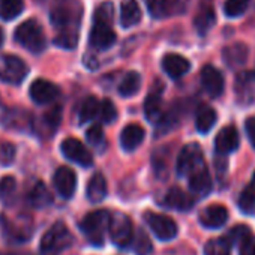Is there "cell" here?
<instances>
[{"label": "cell", "mask_w": 255, "mask_h": 255, "mask_svg": "<svg viewBox=\"0 0 255 255\" xmlns=\"http://www.w3.org/2000/svg\"><path fill=\"white\" fill-rule=\"evenodd\" d=\"M89 42L96 50H108L116 42V32L113 30V3L102 2L93 15V24L89 35Z\"/></svg>", "instance_id": "obj_1"}, {"label": "cell", "mask_w": 255, "mask_h": 255, "mask_svg": "<svg viewBox=\"0 0 255 255\" xmlns=\"http://www.w3.org/2000/svg\"><path fill=\"white\" fill-rule=\"evenodd\" d=\"M14 38L21 47H24L26 50H29L33 54L42 53L47 47L45 33H44L41 24L35 20H27V21L21 23L17 27Z\"/></svg>", "instance_id": "obj_2"}, {"label": "cell", "mask_w": 255, "mask_h": 255, "mask_svg": "<svg viewBox=\"0 0 255 255\" xmlns=\"http://www.w3.org/2000/svg\"><path fill=\"white\" fill-rule=\"evenodd\" d=\"M74 242V237L63 222H56L41 239V255H60Z\"/></svg>", "instance_id": "obj_3"}, {"label": "cell", "mask_w": 255, "mask_h": 255, "mask_svg": "<svg viewBox=\"0 0 255 255\" xmlns=\"http://www.w3.org/2000/svg\"><path fill=\"white\" fill-rule=\"evenodd\" d=\"M111 213L108 210H95L83 218V221L80 222V228L92 245L102 246L105 233L108 231Z\"/></svg>", "instance_id": "obj_4"}, {"label": "cell", "mask_w": 255, "mask_h": 255, "mask_svg": "<svg viewBox=\"0 0 255 255\" xmlns=\"http://www.w3.org/2000/svg\"><path fill=\"white\" fill-rule=\"evenodd\" d=\"M75 3H60L57 5L51 14H50V21L51 24L59 30V32H72V33H78L80 29V9H74Z\"/></svg>", "instance_id": "obj_5"}, {"label": "cell", "mask_w": 255, "mask_h": 255, "mask_svg": "<svg viewBox=\"0 0 255 255\" xmlns=\"http://www.w3.org/2000/svg\"><path fill=\"white\" fill-rule=\"evenodd\" d=\"M29 74V66L18 56H0V80L8 84H21Z\"/></svg>", "instance_id": "obj_6"}, {"label": "cell", "mask_w": 255, "mask_h": 255, "mask_svg": "<svg viewBox=\"0 0 255 255\" xmlns=\"http://www.w3.org/2000/svg\"><path fill=\"white\" fill-rule=\"evenodd\" d=\"M204 167H206V162L203 158L201 147L195 143L186 144L177 158V164H176L177 174L182 177H189L192 173H195Z\"/></svg>", "instance_id": "obj_7"}, {"label": "cell", "mask_w": 255, "mask_h": 255, "mask_svg": "<svg viewBox=\"0 0 255 255\" xmlns=\"http://www.w3.org/2000/svg\"><path fill=\"white\" fill-rule=\"evenodd\" d=\"M110 239L111 242L119 246V248H126L128 245H131L132 237H134V230H132V222L123 213H114L111 215L110 225Z\"/></svg>", "instance_id": "obj_8"}, {"label": "cell", "mask_w": 255, "mask_h": 255, "mask_svg": "<svg viewBox=\"0 0 255 255\" xmlns=\"http://www.w3.org/2000/svg\"><path fill=\"white\" fill-rule=\"evenodd\" d=\"M189 0H149L147 8L153 18H170L186 12Z\"/></svg>", "instance_id": "obj_9"}, {"label": "cell", "mask_w": 255, "mask_h": 255, "mask_svg": "<svg viewBox=\"0 0 255 255\" xmlns=\"http://www.w3.org/2000/svg\"><path fill=\"white\" fill-rule=\"evenodd\" d=\"M144 219L159 240H171L177 236V225L170 216L147 212L144 215Z\"/></svg>", "instance_id": "obj_10"}, {"label": "cell", "mask_w": 255, "mask_h": 255, "mask_svg": "<svg viewBox=\"0 0 255 255\" xmlns=\"http://www.w3.org/2000/svg\"><path fill=\"white\" fill-rule=\"evenodd\" d=\"M62 153L65 155L66 159L81 165V167H90L93 164L92 153L89 149L77 138H66L62 143Z\"/></svg>", "instance_id": "obj_11"}, {"label": "cell", "mask_w": 255, "mask_h": 255, "mask_svg": "<svg viewBox=\"0 0 255 255\" xmlns=\"http://www.w3.org/2000/svg\"><path fill=\"white\" fill-rule=\"evenodd\" d=\"M29 93H30V98L35 104L44 105V104H50V102L56 101L57 96L60 95V90L54 83L44 80V78H39V80L32 83Z\"/></svg>", "instance_id": "obj_12"}, {"label": "cell", "mask_w": 255, "mask_h": 255, "mask_svg": "<svg viewBox=\"0 0 255 255\" xmlns=\"http://www.w3.org/2000/svg\"><path fill=\"white\" fill-rule=\"evenodd\" d=\"M53 182H54V188L57 189V192L63 198L69 200L75 194V189H77V174L69 167L57 168L56 173H54Z\"/></svg>", "instance_id": "obj_13"}, {"label": "cell", "mask_w": 255, "mask_h": 255, "mask_svg": "<svg viewBox=\"0 0 255 255\" xmlns=\"http://www.w3.org/2000/svg\"><path fill=\"white\" fill-rule=\"evenodd\" d=\"M201 84L203 89L212 96V98H219L224 92V77L222 74L212 65H206L201 69Z\"/></svg>", "instance_id": "obj_14"}, {"label": "cell", "mask_w": 255, "mask_h": 255, "mask_svg": "<svg viewBox=\"0 0 255 255\" xmlns=\"http://www.w3.org/2000/svg\"><path fill=\"white\" fill-rule=\"evenodd\" d=\"M144 128L138 123H131L123 128L120 134V146L126 152H134L144 140Z\"/></svg>", "instance_id": "obj_15"}, {"label": "cell", "mask_w": 255, "mask_h": 255, "mask_svg": "<svg viewBox=\"0 0 255 255\" xmlns=\"http://www.w3.org/2000/svg\"><path fill=\"white\" fill-rule=\"evenodd\" d=\"M198 219H200V224L203 227L216 230V228H221L227 222L228 210L221 204H212V206L201 210Z\"/></svg>", "instance_id": "obj_16"}, {"label": "cell", "mask_w": 255, "mask_h": 255, "mask_svg": "<svg viewBox=\"0 0 255 255\" xmlns=\"http://www.w3.org/2000/svg\"><path fill=\"white\" fill-rule=\"evenodd\" d=\"M239 143H240L239 132L234 126L230 125V126H225L224 129H221L219 134L216 135L215 149L219 155H228L239 147Z\"/></svg>", "instance_id": "obj_17"}, {"label": "cell", "mask_w": 255, "mask_h": 255, "mask_svg": "<svg viewBox=\"0 0 255 255\" xmlns=\"http://www.w3.org/2000/svg\"><path fill=\"white\" fill-rule=\"evenodd\" d=\"M234 92L242 104H248L255 95V75L254 72H242L234 81Z\"/></svg>", "instance_id": "obj_18"}, {"label": "cell", "mask_w": 255, "mask_h": 255, "mask_svg": "<svg viewBox=\"0 0 255 255\" xmlns=\"http://www.w3.org/2000/svg\"><path fill=\"white\" fill-rule=\"evenodd\" d=\"M162 69L170 78L177 80V78H182L185 74H188V71L191 69V63L183 56L171 53L162 59Z\"/></svg>", "instance_id": "obj_19"}, {"label": "cell", "mask_w": 255, "mask_h": 255, "mask_svg": "<svg viewBox=\"0 0 255 255\" xmlns=\"http://www.w3.org/2000/svg\"><path fill=\"white\" fill-rule=\"evenodd\" d=\"M194 203H195L194 198L180 188H171L165 194V198H164V204L167 207L176 209V210H180V212L191 210L194 207Z\"/></svg>", "instance_id": "obj_20"}, {"label": "cell", "mask_w": 255, "mask_h": 255, "mask_svg": "<svg viewBox=\"0 0 255 255\" xmlns=\"http://www.w3.org/2000/svg\"><path fill=\"white\" fill-rule=\"evenodd\" d=\"M216 21V14H215V8L212 5L210 0L207 2H203V5L200 6L195 18H194V26L197 29V32L200 35H206L215 24Z\"/></svg>", "instance_id": "obj_21"}, {"label": "cell", "mask_w": 255, "mask_h": 255, "mask_svg": "<svg viewBox=\"0 0 255 255\" xmlns=\"http://www.w3.org/2000/svg\"><path fill=\"white\" fill-rule=\"evenodd\" d=\"M222 56H224V60L227 62V65L231 69H236L246 63L248 56H249V48L243 42H234L224 48Z\"/></svg>", "instance_id": "obj_22"}, {"label": "cell", "mask_w": 255, "mask_h": 255, "mask_svg": "<svg viewBox=\"0 0 255 255\" xmlns=\"http://www.w3.org/2000/svg\"><path fill=\"white\" fill-rule=\"evenodd\" d=\"M141 8L137 0H125L120 6V23L125 29H131L141 21Z\"/></svg>", "instance_id": "obj_23"}, {"label": "cell", "mask_w": 255, "mask_h": 255, "mask_svg": "<svg viewBox=\"0 0 255 255\" xmlns=\"http://www.w3.org/2000/svg\"><path fill=\"white\" fill-rule=\"evenodd\" d=\"M188 179H189V189H191L192 194H195L198 197H204V195H207L210 192L212 179H210L207 167L192 173Z\"/></svg>", "instance_id": "obj_24"}, {"label": "cell", "mask_w": 255, "mask_h": 255, "mask_svg": "<svg viewBox=\"0 0 255 255\" xmlns=\"http://www.w3.org/2000/svg\"><path fill=\"white\" fill-rule=\"evenodd\" d=\"M144 114L147 117L149 122L152 123H158L161 120V117L164 116L162 113V95H161V89L153 90L149 93V96L146 98L144 102Z\"/></svg>", "instance_id": "obj_25"}, {"label": "cell", "mask_w": 255, "mask_h": 255, "mask_svg": "<svg viewBox=\"0 0 255 255\" xmlns=\"http://www.w3.org/2000/svg\"><path fill=\"white\" fill-rule=\"evenodd\" d=\"M107 197V180L101 173L92 176L87 183V198L92 203H101Z\"/></svg>", "instance_id": "obj_26"}, {"label": "cell", "mask_w": 255, "mask_h": 255, "mask_svg": "<svg viewBox=\"0 0 255 255\" xmlns=\"http://www.w3.org/2000/svg\"><path fill=\"white\" fill-rule=\"evenodd\" d=\"M29 203L35 207V209H44L47 206H50L53 203V195L48 191V188L45 186V183L38 182L32 191L29 192Z\"/></svg>", "instance_id": "obj_27"}, {"label": "cell", "mask_w": 255, "mask_h": 255, "mask_svg": "<svg viewBox=\"0 0 255 255\" xmlns=\"http://www.w3.org/2000/svg\"><path fill=\"white\" fill-rule=\"evenodd\" d=\"M141 87V75L138 72H128L123 80L120 81V86H119V93L123 96V98H131L134 95L138 93Z\"/></svg>", "instance_id": "obj_28"}, {"label": "cell", "mask_w": 255, "mask_h": 255, "mask_svg": "<svg viewBox=\"0 0 255 255\" xmlns=\"http://www.w3.org/2000/svg\"><path fill=\"white\" fill-rule=\"evenodd\" d=\"M216 111L210 107H204L198 111L197 119H195V128L197 131L201 134H207L216 123Z\"/></svg>", "instance_id": "obj_29"}, {"label": "cell", "mask_w": 255, "mask_h": 255, "mask_svg": "<svg viewBox=\"0 0 255 255\" xmlns=\"http://www.w3.org/2000/svg\"><path fill=\"white\" fill-rule=\"evenodd\" d=\"M237 203L243 213H252L255 210V173H254L251 182L245 186V189L239 195Z\"/></svg>", "instance_id": "obj_30"}, {"label": "cell", "mask_w": 255, "mask_h": 255, "mask_svg": "<svg viewBox=\"0 0 255 255\" xmlns=\"http://www.w3.org/2000/svg\"><path fill=\"white\" fill-rule=\"evenodd\" d=\"M24 9L23 0H0V18L11 21L17 18Z\"/></svg>", "instance_id": "obj_31"}, {"label": "cell", "mask_w": 255, "mask_h": 255, "mask_svg": "<svg viewBox=\"0 0 255 255\" xmlns=\"http://www.w3.org/2000/svg\"><path fill=\"white\" fill-rule=\"evenodd\" d=\"M204 255H231V240L227 236L209 240L204 246Z\"/></svg>", "instance_id": "obj_32"}, {"label": "cell", "mask_w": 255, "mask_h": 255, "mask_svg": "<svg viewBox=\"0 0 255 255\" xmlns=\"http://www.w3.org/2000/svg\"><path fill=\"white\" fill-rule=\"evenodd\" d=\"M99 105H101V102L95 96L86 98L83 101L81 107H80V122L86 123V122H90V120L96 119L98 113H99Z\"/></svg>", "instance_id": "obj_33"}, {"label": "cell", "mask_w": 255, "mask_h": 255, "mask_svg": "<svg viewBox=\"0 0 255 255\" xmlns=\"http://www.w3.org/2000/svg\"><path fill=\"white\" fill-rule=\"evenodd\" d=\"M131 243L134 245V251L137 255H149L152 252V242L143 228H140L137 231V236L132 237Z\"/></svg>", "instance_id": "obj_34"}, {"label": "cell", "mask_w": 255, "mask_h": 255, "mask_svg": "<svg viewBox=\"0 0 255 255\" xmlns=\"http://www.w3.org/2000/svg\"><path fill=\"white\" fill-rule=\"evenodd\" d=\"M15 191H17V182L12 176H5L0 180V200L5 204H9L14 200Z\"/></svg>", "instance_id": "obj_35"}, {"label": "cell", "mask_w": 255, "mask_h": 255, "mask_svg": "<svg viewBox=\"0 0 255 255\" xmlns=\"http://www.w3.org/2000/svg\"><path fill=\"white\" fill-rule=\"evenodd\" d=\"M248 5H249V0H227L224 5V12L230 18L240 17L246 11Z\"/></svg>", "instance_id": "obj_36"}, {"label": "cell", "mask_w": 255, "mask_h": 255, "mask_svg": "<svg viewBox=\"0 0 255 255\" xmlns=\"http://www.w3.org/2000/svg\"><path fill=\"white\" fill-rule=\"evenodd\" d=\"M98 117L101 119V122L104 123H113L117 119V111H116V105L110 101V99H104L99 105V113Z\"/></svg>", "instance_id": "obj_37"}, {"label": "cell", "mask_w": 255, "mask_h": 255, "mask_svg": "<svg viewBox=\"0 0 255 255\" xmlns=\"http://www.w3.org/2000/svg\"><path fill=\"white\" fill-rule=\"evenodd\" d=\"M15 146L9 141H0V165H11L15 159Z\"/></svg>", "instance_id": "obj_38"}, {"label": "cell", "mask_w": 255, "mask_h": 255, "mask_svg": "<svg viewBox=\"0 0 255 255\" xmlns=\"http://www.w3.org/2000/svg\"><path fill=\"white\" fill-rule=\"evenodd\" d=\"M86 140L90 146L93 147H99L104 143V131L101 125H93L90 126L87 132H86Z\"/></svg>", "instance_id": "obj_39"}, {"label": "cell", "mask_w": 255, "mask_h": 255, "mask_svg": "<svg viewBox=\"0 0 255 255\" xmlns=\"http://www.w3.org/2000/svg\"><path fill=\"white\" fill-rule=\"evenodd\" d=\"M60 122H62V108L60 107H54L44 114V123L50 128V129H56V128L60 125Z\"/></svg>", "instance_id": "obj_40"}, {"label": "cell", "mask_w": 255, "mask_h": 255, "mask_svg": "<svg viewBox=\"0 0 255 255\" xmlns=\"http://www.w3.org/2000/svg\"><path fill=\"white\" fill-rule=\"evenodd\" d=\"M240 249L239 255H255V236L252 233L246 234L242 240L237 242Z\"/></svg>", "instance_id": "obj_41"}, {"label": "cell", "mask_w": 255, "mask_h": 255, "mask_svg": "<svg viewBox=\"0 0 255 255\" xmlns=\"http://www.w3.org/2000/svg\"><path fill=\"white\" fill-rule=\"evenodd\" d=\"M251 233V230L246 227V225H236V227H233L231 230H230V233L227 234V237L231 240V243H236V242H239V240H242L246 234H249Z\"/></svg>", "instance_id": "obj_42"}, {"label": "cell", "mask_w": 255, "mask_h": 255, "mask_svg": "<svg viewBox=\"0 0 255 255\" xmlns=\"http://www.w3.org/2000/svg\"><path fill=\"white\" fill-rule=\"evenodd\" d=\"M245 128H246L248 138H249V141H251L252 147L255 149V117H249V119L246 120Z\"/></svg>", "instance_id": "obj_43"}, {"label": "cell", "mask_w": 255, "mask_h": 255, "mask_svg": "<svg viewBox=\"0 0 255 255\" xmlns=\"http://www.w3.org/2000/svg\"><path fill=\"white\" fill-rule=\"evenodd\" d=\"M3 41H5V35H3V30L0 29V48H2V45H3Z\"/></svg>", "instance_id": "obj_44"}, {"label": "cell", "mask_w": 255, "mask_h": 255, "mask_svg": "<svg viewBox=\"0 0 255 255\" xmlns=\"http://www.w3.org/2000/svg\"><path fill=\"white\" fill-rule=\"evenodd\" d=\"M36 3H39V5H47V3H50L51 0H35Z\"/></svg>", "instance_id": "obj_45"}, {"label": "cell", "mask_w": 255, "mask_h": 255, "mask_svg": "<svg viewBox=\"0 0 255 255\" xmlns=\"http://www.w3.org/2000/svg\"><path fill=\"white\" fill-rule=\"evenodd\" d=\"M254 75H255V71H254Z\"/></svg>", "instance_id": "obj_46"}]
</instances>
